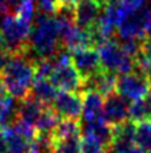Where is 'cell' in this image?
I'll return each mask as SVG.
<instances>
[{
    "label": "cell",
    "mask_w": 151,
    "mask_h": 153,
    "mask_svg": "<svg viewBox=\"0 0 151 153\" xmlns=\"http://www.w3.org/2000/svg\"><path fill=\"white\" fill-rule=\"evenodd\" d=\"M0 81L13 98H26L31 94L35 81V59L29 58V54H11L0 69Z\"/></svg>",
    "instance_id": "cell-1"
},
{
    "label": "cell",
    "mask_w": 151,
    "mask_h": 153,
    "mask_svg": "<svg viewBox=\"0 0 151 153\" xmlns=\"http://www.w3.org/2000/svg\"><path fill=\"white\" fill-rule=\"evenodd\" d=\"M29 47L37 58H55L62 50L58 19L48 15L35 19L29 36Z\"/></svg>",
    "instance_id": "cell-2"
},
{
    "label": "cell",
    "mask_w": 151,
    "mask_h": 153,
    "mask_svg": "<svg viewBox=\"0 0 151 153\" xmlns=\"http://www.w3.org/2000/svg\"><path fill=\"white\" fill-rule=\"evenodd\" d=\"M50 81L58 90L64 91H83L84 81L75 69L71 61V54L62 48L54 58V69Z\"/></svg>",
    "instance_id": "cell-3"
},
{
    "label": "cell",
    "mask_w": 151,
    "mask_h": 153,
    "mask_svg": "<svg viewBox=\"0 0 151 153\" xmlns=\"http://www.w3.org/2000/svg\"><path fill=\"white\" fill-rule=\"evenodd\" d=\"M32 26L16 15H7L1 19L0 32L11 54H29V36Z\"/></svg>",
    "instance_id": "cell-4"
},
{
    "label": "cell",
    "mask_w": 151,
    "mask_h": 153,
    "mask_svg": "<svg viewBox=\"0 0 151 153\" xmlns=\"http://www.w3.org/2000/svg\"><path fill=\"white\" fill-rule=\"evenodd\" d=\"M102 66L106 71L115 75H122L134 70V58L122 48L119 42L108 39L96 46Z\"/></svg>",
    "instance_id": "cell-5"
},
{
    "label": "cell",
    "mask_w": 151,
    "mask_h": 153,
    "mask_svg": "<svg viewBox=\"0 0 151 153\" xmlns=\"http://www.w3.org/2000/svg\"><path fill=\"white\" fill-rule=\"evenodd\" d=\"M150 90L151 78L136 69L117 78V93L131 102L144 98Z\"/></svg>",
    "instance_id": "cell-6"
},
{
    "label": "cell",
    "mask_w": 151,
    "mask_h": 153,
    "mask_svg": "<svg viewBox=\"0 0 151 153\" xmlns=\"http://www.w3.org/2000/svg\"><path fill=\"white\" fill-rule=\"evenodd\" d=\"M151 24V10L149 7H142L136 12L131 13L119 27L118 35L120 39H139L146 38L147 30Z\"/></svg>",
    "instance_id": "cell-7"
},
{
    "label": "cell",
    "mask_w": 151,
    "mask_h": 153,
    "mask_svg": "<svg viewBox=\"0 0 151 153\" xmlns=\"http://www.w3.org/2000/svg\"><path fill=\"white\" fill-rule=\"evenodd\" d=\"M70 54H71V61L75 69L78 70L84 82L104 70L99 58V53L95 47L82 48Z\"/></svg>",
    "instance_id": "cell-8"
},
{
    "label": "cell",
    "mask_w": 151,
    "mask_h": 153,
    "mask_svg": "<svg viewBox=\"0 0 151 153\" xmlns=\"http://www.w3.org/2000/svg\"><path fill=\"white\" fill-rule=\"evenodd\" d=\"M51 106L62 118L79 120L83 108V91L59 90Z\"/></svg>",
    "instance_id": "cell-9"
},
{
    "label": "cell",
    "mask_w": 151,
    "mask_h": 153,
    "mask_svg": "<svg viewBox=\"0 0 151 153\" xmlns=\"http://www.w3.org/2000/svg\"><path fill=\"white\" fill-rule=\"evenodd\" d=\"M106 5L100 0H83L72 10V18L76 26L83 30H91Z\"/></svg>",
    "instance_id": "cell-10"
},
{
    "label": "cell",
    "mask_w": 151,
    "mask_h": 153,
    "mask_svg": "<svg viewBox=\"0 0 151 153\" xmlns=\"http://www.w3.org/2000/svg\"><path fill=\"white\" fill-rule=\"evenodd\" d=\"M128 106L130 105H127V100L118 93L107 95L104 98V120L110 125H118L127 121Z\"/></svg>",
    "instance_id": "cell-11"
},
{
    "label": "cell",
    "mask_w": 151,
    "mask_h": 153,
    "mask_svg": "<svg viewBox=\"0 0 151 153\" xmlns=\"http://www.w3.org/2000/svg\"><path fill=\"white\" fill-rule=\"evenodd\" d=\"M82 117L84 122L104 120V97L95 90H83Z\"/></svg>",
    "instance_id": "cell-12"
},
{
    "label": "cell",
    "mask_w": 151,
    "mask_h": 153,
    "mask_svg": "<svg viewBox=\"0 0 151 153\" xmlns=\"http://www.w3.org/2000/svg\"><path fill=\"white\" fill-rule=\"evenodd\" d=\"M44 108H45V105H43L39 100H36L32 94H29L26 98L20 100V103L18 105L16 118H20L35 126V124L39 120L40 114H42Z\"/></svg>",
    "instance_id": "cell-13"
},
{
    "label": "cell",
    "mask_w": 151,
    "mask_h": 153,
    "mask_svg": "<svg viewBox=\"0 0 151 153\" xmlns=\"http://www.w3.org/2000/svg\"><path fill=\"white\" fill-rule=\"evenodd\" d=\"M83 136H90V137L96 138L110 149L112 141V125H110L106 120L86 122L84 129H83Z\"/></svg>",
    "instance_id": "cell-14"
},
{
    "label": "cell",
    "mask_w": 151,
    "mask_h": 153,
    "mask_svg": "<svg viewBox=\"0 0 151 153\" xmlns=\"http://www.w3.org/2000/svg\"><path fill=\"white\" fill-rule=\"evenodd\" d=\"M59 90L54 86V83L50 81V78H37L35 76L34 85L31 89V94L36 100H39L43 105L51 106L55 100Z\"/></svg>",
    "instance_id": "cell-15"
},
{
    "label": "cell",
    "mask_w": 151,
    "mask_h": 153,
    "mask_svg": "<svg viewBox=\"0 0 151 153\" xmlns=\"http://www.w3.org/2000/svg\"><path fill=\"white\" fill-rule=\"evenodd\" d=\"M82 126H80L79 120H68L63 118L58 122L55 129L51 132V141L67 140L72 137H80Z\"/></svg>",
    "instance_id": "cell-16"
},
{
    "label": "cell",
    "mask_w": 151,
    "mask_h": 153,
    "mask_svg": "<svg viewBox=\"0 0 151 153\" xmlns=\"http://www.w3.org/2000/svg\"><path fill=\"white\" fill-rule=\"evenodd\" d=\"M3 132H4L7 153H27L29 141L24 136H21L12 125L4 128Z\"/></svg>",
    "instance_id": "cell-17"
},
{
    "label": "cell",
    "mask_w": 151,
    "mask_h": 153,
    "mask_svg": "<svg viewBox=\"0 0 151 153\" xmlns=\"http://www.w3.org/2000/svg\"><path fill=\"white\" fill-rule=\"evenodd\" d=\"M18 114V106L15 105V98L7 94L0 97V128H7L12 125Z\"/></svg>",
    "instance_id": "cell-18"
},
{
    "label": "cell",
    "mask_w": 151,
    "mask_h": 153,
    "mask_svg": "<svg viewBox=\"0 0 151 153\" xmlns=\"http://www.w3.org/2000/svg\"><path fill=\"white\" fill-rule=\"evenodd\" d=\"M60 121V117L52 109V106H45L43 109L42 114H40L39 120L35 124L37 133H45V134H51L55 126L58 125V122Z\"/></svg>",
    "instance_id": "cell-19"
},
{
    "label": "cell",
    "mask_w": 151,
    "mask_h": 153,
    "mask_svg": "<svg viewBox=\"0 0 151 153\" xmlns=\"http://www.w3.org/2000/svg\"><path fill=\"white\" fill-rule=\"evenodd\" d=\"M135 141L144 153H151V121L136 124Z\"/></svg>",
    "instance_id": "cell-20"
},
{
    "label": "cell",
    "mask_w": 151,
    "mask_h": 153,
    "mask_svg": "<svg viewBox=\"0 0 151 153\" xmlns=\"http://www.w3.org/2000/svg\"><path fill=\"white\" fill-rule=\"evenodd\" d=\"M80 138L82 137H72L51 141V153H80Z\"/></svg>",
    "instance_id": "cell-21"
},
{
    "label": "cell",
    "mask_w": 151,
    "mask_h": 153,
    "mask_svg": "<svg viewBox=\"0 0 151 153\" xmlns=\"http://www.w3.org/2000/svg\"><path fill=\"white\" fill-rule=\"evenodd\" d=\"M35 12H36L35 0H19L15 5V15L29 24L34 22Z\"/></svg>",
    "instance_id": "cell-22"
},
{
    "label": "cell",
    "mask_w": 151,
    "mask_h": 153,
    "mask_svg": "<svg viewBox=\"0 0 151 153\" xmlns=\"http://www.w3.org/2000/svg\"><path fill=\"white\" fill-rule=\"evenodd\" d=\"M108 148L96 138L82 136L80 138V153H107Z\"/></svg>",
    "instance_id": "cell-23"
},
{
    "label": "cell",
    "mask_w": 151,
    "mask_h": 153,
    "mask_svg": "<svg viewBox=\"0 0 151 153\" xmlns=\"http://www.w3.org/2000/svg\"><path fill=\"white\" fill-rule=\"evenodd\" d=\"M36 8L40 12L48 16L60 13L62 11V5L59 0H36Z\"/></svg>",
    "instance_id": "cell-24"
},
{
    "label": "cell",
    "mask_w": 151,
    "mask_h": 153,
    "mask_svg": "<svg viewBox=\"0 0 151 153\" xmlns=\"http://www.w3.org/2000/svg\"><path fill=\"white\" fill-rule=\"evenodd\" d=\"M119 7L122 8V11L126 15L130 16L131 13L136 12L142 7H144V0H122L119 3Z\"/></svg>",
    "instance_id": "cell-25"
},
{
    "label": "cell",
    "mask_w": 151,
    "mask_h": 153,
    "mask_svg": "<svg viewBox=\"0 0 151 153\" xmlns=\"http://www.w3.org/2000/svg\"><path fill=\"white\" fill-rule=\"evenodd\" d=\"M19 0H0V20H1L4 16L8 15V11L11 10V8H15L16 3H18Z\"/></svg>",
    "instance_id": "cell-26"
},
{
    "label": "cell",
    "mask_w": 151,
    "mask_h": 153,
    "mask_svg": "<svg viewBox=\"0 0 151 153\" xmlns=\"http://www.w3.org/2000/svg\"><path fill=\"white\" fill-rule=\"evenodd\" d=\"M80 1H83V0H59L62 8L63 10H68V11H72Z\"/></svg>",
    "instance_id": "cell-27"
},
{
    "label": "cell",
    "mask_w": 151,
    "mask_h": 153,
    "mask_svg": "<svg viewBox=\"0 0 151 153\" xmlns=\"http://www.w3.org/2000/svg\"><path fill=\"white\" fill-rule=\"evenodd\" d=\"M0 153H7V146H5V138L3 128H0Z\"/></svg>",
    "instance_id": "cell-28"
},
{
    "label": "cell",
    "mask_w": 151,
    "mask_h": 153,
    "mask_svg": "<svg viewBox=\"0 0 151 153\" xmlns=\"http://www.w3.org/2000/svg\"><path fill=\"white\" fill-rule=\"evenodd\" d=\"M142 51L151 59V42L150 40H144L143 42V45H142Z\"/></svg>",
    "instance_id": "cell-29"
},
{
    "label": "cell",
    "mask_w": 151,
    "mask_h": 153,
    "mask_svg": "<svg viewBox=\"0 0 151 153\" xmlns=\"http://www.w3.org/2000/svg\"><path fill=\"white\" fill-rule=\"evenodd\" d=\"M7 53H10V50H8L7 45H5L4 38H3L1 32H0V55H3V54H7Z\"/></svg>",
    "instance_id": "cell-30"
},
{
    "label": "cell",
    "mask_w": 151,
    "mask_h": 153,
    "mask_svg": "<svg viewBox=\"0 0 151 153\" xmlns=\"http://www.w3.org/2000/svg\"><path fill=\"white\" fill-rule=\"evenodd\" d=\"M104 5H110V4H119L122 0H100Z\"/></svg>",
    "instance_id": "cell-31"
},
{
    "label": "cell",
    "mask_w": 151,
    "mask_h": 153,
    "mask_svg": "<svg viewBox=\"0 0 151 153\" xmlns=\"http://www.w3.org/2000/svg\"><path fill=\"white\" fill-rule=\"evenodd\" d=\"M146 38H147V40H150V42H151V24H150L149 30H147V34H146Z\"/></svg>",
    "instance_id": "cell-32"
},
{
    "label": "cell",
    "mask_w": 151,
    "mask_h": 153,
    "mask_svg": "<svg viewBox=\"0 0 151 153\" xmlns=\"http://www.w3.org/2000/svg\"><path fill=\"white\" fill-rule=\"evenodd\" d=\"M149 1H150V3H151V0H149Z\"/></svg>",
    "instance_id": "cell-33"
}]
</instances>
